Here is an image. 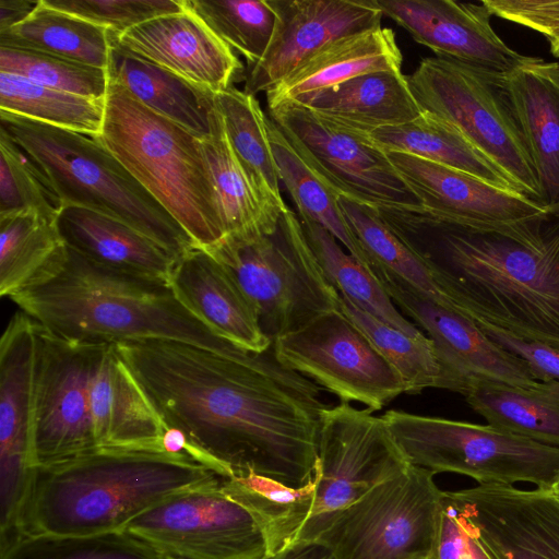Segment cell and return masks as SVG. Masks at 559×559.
I'll return each instance as SVG.
<instances>
[{
	"instance_id": "2e32d148",
	"label": "cell",
	"mask_w": 559,
	"mask_h": 559,
	"mask_svg": "<svg viewBox=\"0 0 559 559\" xmlns=\"http://www.w3.org/2000/svg\"><path fill=\"white\" fill-rule=\"evenodd\" d=\"M269 117L338 197L372 209L419 205L386 153L366 136L342 129L301 105L269 109Z\"/></svg>"
},
{
	"instance_id": "d6a6232c",
	"label": "cell",
	"mask_w": 559,
	"mask_h": 559,
	"mask_svg": "<svg viewBox=\"0 0 559 559\" xmlns=\"http://www.w3.org/2000/svg\"><path fill=\"white\" fill-rule=\"evenodd\" d=\"M366 138L385 153H406L515 190L452 124L431 114L423 111L411 122L379 129Z\"/></svg>"
},
{
	"instance_id": "11a10c76",
	"label": "cell",
	"mask_w": 559,
	"mask_h": 559,
	"mask_svg": "<svg viewBox=\"0 0 559 559\" xmlns=\"http://www.w3.org/2000/svg\"><path fill=\"white\" fill-rule=\"evenodd\" d=\"M424 559H426V558H424Z\"/></svg>"
},
{
	"instance_id": "ee69618b",
	"label": "cell",
	"mask_w": 559,
	"mask_h": 559,
	"mask_svg": "<svg viewBox=\"0 0 559 559\" xmlns=\"http://www.w3.org/2000/svg\"><path fill=\"white\" fill-rule=\"evenodd\" d=\"M0 72L94 98H105L109 85L106 69L44 52L3 46H0Z\"/></svg>"
},
{
	"instance_id": "8d00e7d4",
	"label": "cell",
	"mask_w": 559,
	"mask_h": 559,
	"mask_svg": "<svg viewBox=\"0 0 559 559\" xmlns=\"http://www.w3.org/2000/svg\"><path fill=\"white\" fill-rule=\"evenodd\" d=\"M106 97L94 98L47 87L0 72V110L91 136L100 133Z\"/></svg>"
},
{
	"instance_id": "f1b7e54d",
	"label": "cell",
	"mask_w": 559,
	"mask_h": 559,
	"mask_svg": "<svg viewBox=\"0 0 559 559\" xmlns=\"http://www.w3.org/2000/svg\"><path fill=\"white\" fill-rule=\"evenodd\" d=\"M109 80L133 98L199 138L211 133L214 94L121 48L110 34Z\"/></svg>"
},
{
	"instance_id": "30bf717a",
	"label": "cell",
	"mask_w": 559,
	"mask_h": 559,
	"mask_svg": "<svg viewBox=\"0 0 559 559\" xmlns=\"http://www.w3.org/2000/svg\"><path fill=\"white\" fill-rule=\"evenodd\" d=\"M409 465L338 511L316 540L336 559H435L442 490Z\"/></svg>"
},
{
	"instance_id": "c3c4849f",
	"label": "cell",
	"mask_w": 559,
	"mask_h": 559,
	"mask_svg": "<svg viewBox=\"0 0 559 559\" xmlns=\"http://www.w3.org/2000/svg\"><path fill=\"white\" fill-rule=\"evenodd\" d=\"M435 559H489L469 537L452 511L442 503Z\"/></svg>"
},
{
	"instance_id": "5b68a950",
	"label": "cell",
	"mask_w": 559,
	"mask_h": 559,
	"mask_svg": "<svg viewBox=\"0 0 559 559\" xmlns=\"http://www.w3.org/2000/svg\"><path fill=\"white\" fill-rule=\"evenodd\" d=\"M96 138L179 223L198 248L224 237L201 138L109 80Z\"/></svg>"
},
{
	"instance_id": "4316f807",
	"label": "cell",
	"mask_w": 559,
	"mask_h": 559,
	"mask_svg": "<svg viewBox=\"0 0 559 559\" xmlns=\"http://www.w3.org/2000/svg\"><path fill=\"white\" fill-rule=\"evenodd\" d=\"M301 106L361 136L411 122L423 112L401 70L355 76L312 95Z\"/></svg>"
},
{
	"instance_id": "74e56055",
	"label": "cell",
	"mask_w": 559,
	"mask_h": 559,
	"mask_svg": "<svg viewBox=\"0 0 559 559\" xmlns=\"http://www.w3.org/2000/svg\"><path fill=\"white\" fill-rule=\"evenodd\" d=\"M214 102L237 156L258 185L284 202L280 177L270 144L264 111L258 99L231 86L214 94Z\"/></svg>"
},
{
	"instance_id": "9a60e30c",
	"label": "cell",
	"mask_w": 559,
	"mask_h": 559,
	"mask_svg": "<svg viewBox=\"0 0 559 559\" xmlns=\"http://www.w3.org/2000/svg\"><path fill=\"white\" fill-rule=\"evenodd\" d=\"M35 323L33 466L37 467L99 450L91 400L99 343L69 341Z\"/></svg>"
},
{
	"instance_id": "484cf974",
	"label": "cell",
	"mask_w": 559,
	"mask_h": 559,
	"mask_svg": "<svg viewBox=\"0 0 559 559\" xmlns=\"http://www.w3.org/2000/svg\"><path fill=\"white\" fill-rule=\"evenodd\" d=\"M402 53L391 28L376 27L332 41L271 91L269 109L304 104L312 95L355 76L401 70Z\"/></svg>"
},
{
	"instance_id": "8992f818",
	"label": "cell",
	"mask_w": 559,
	"mask_h": 559,
	"mask_svg": "<svg viewBox=\"0 0 559 559\" xmlns=\"http://www.w3.org/2000/svg\"><path fill=\"white\" fill-rule=\"evenodd\" d=\"M0 130L41 168L63 207H85L117 218L178 257L197 247L96 138L1 110Z\"/></svg>"
},
{
	"instance_id": "5bb4252c",
	"label": "cell",
	"mask_w": 559,
	"mask_h": 559,
	"mask_svg": "<svg viewBox=\"0 0 559 559\" xmlns=\"http://www.w3.org/2000/svg\"><path fill=\"white\" fill-rule=\"evenodd\" d=\"M370 273L393 304L432 342L439 366L437 389L462 394L488 386L530 389L539 381L528 367L491 341L469 318L449 309L379 265Z\"/></svg>"
},
{
	"instance_id": "db71d44e",
	"label": "cell",
	"mask_w": 559,
	"mask_h": 559,
	"mask_svg": "<svg viewBox=\"0 0 559 559\" xmlns=\"http://www.w3.org/2000/svg\"><path fill=\"white\" fill-rule=\"evenodd\" d=\"M166 559H179V558H174V557H166Z\"/></svg>"
},
{
	"instance_id": "ba28073f",
	"label": "cell",
	"mask_w": 559,
	"mask_h": 559,
	"mask_svg": "<svg viewBox=\"0 0 559 559\" xmlns=\"http://www.w3.org/2000/svg\"><path fill=\"white\" fill-rule=\"evenodd\" d=\"M406 76L423 111L452 124L518 192L542 202L537 174L503 75L435 56L423 59Z\"/></svg>"
},
{
	"instance_id": "8fae6325",
	"label": "cell",
	"mask_w": 559,
	"mask_h": 559,
	"mask_svg": "<svg viewBox=\"0 0 559 559\" xmlns=\"http://www.w3.org/2000/svg\"><path fill=\"white\" fill-rule=\"evenodd\" d=\"M223 477L173 493L131 521L127 533L166 557L263 559V534Z\"/></svg>"
},
{
	"instance_id": "83f0119b",
	"label": "cell",
	"mask_w": 559,
	"mask_h": 559,
	"mask_svg": "<svg viewBox=\"0 0 559 559\" xmlns=\"http://www.w3.org/2000/svg\"><path fill=\"white\" fill-rule=\"evenodd\" d=\"M211 173L224 237L252 238L273 233L288 207L263 190L237 156L216 108L211 133L201 139Z\"/></svg>"
},
{
	"instance_id": "7bdbcfd3",
	"label": "cell",
	"mask_w": 559,
	"mask_h": 559,
	"mask_svg": "<svg viewBox=\"0 0 559 559\" xmlns=\"http://www.w3.org/2000/svg\"><path fill=\"white\" fill-rule=\"evenodd\" d=\"M62 209L41 168L0 130V215L29 211L57 221Z\"/></svg>"
},
{
	"instance_id": "f35d334b",
	"label": "cell",
	"mask_w": 559,
	"mask_h": 559,
	"mask_svg": "<svg viewBox=\"0 0 559 559\" xmlns=\"http://www.w3.org/2000/svg\"><path fill=\"white\" fill-rule=\"evenodd\" d=\"M340 310L364 332L400 374L405 393L419 394L437 386L439 366L428 336L409 335L362 311L342 296Z\"/></svg>"
},
{
	"instance_id": "d590c367",
	"label": "cell",
	"mask_w": 559,
	"mask_h": 559,
	"mask_svg": "<svg viewBox=\"0 0 559 559\" xmlns=\"http://www.w3.org/2000/svg\"><path fill=\"white\" fill-rule=\"evenodd\" d=\"M300 222L321 269L340 296L409 335L424 334L397 310L370 271L345 251L330 231L313 222Z\"/></svg>"
},
{
	"instance_id": "6da1fadb",
	"label": "cell",
	"mask_w": 559,
	"mask_h": 559,
	"mask_svg": "<svg viewBox=\"0 0 559 559\" xmlns=\"http://www.w3.org/2000/svg\"><path fill=\"white\" fill-rule=\"evenodd\" d=\"M164 423L223 478L254 473L299 488L314 478L329 405L272 345L224 355L186 343H116Z\"/></svg>"
},
{
	"instance_id": "7402d4cb",
	"label": "cell",
	"mask_w": 559,
	"mask_h": 559,
	"mask_svg": "<svg viewBox=\"0 0 559 559\" xmlns=\"http://www.w3.org/2000/svg\"><path fill=\"white\" fill-rule=\"evenodd\" d=\"M114 38L124 50L213 94L245 78L233 49L186 7L114 34Z\"/></svg>"
},
{
	"instance_id": "ac0fdd59",
	"label": "cell",
	"mask_w": 559,
	"mask_h": 559,
	"mask_svg": "<svg viewBox=\"0 0 559 559\" xmlns=\"http://www.w3.org/2000/svg\"><path fill=\"white\" fill-rule=\"evenodd\" d=\"M35 326L16 312L0 340V546L19 534L34 469Z\"/></svg>"
},
{
	"instance_id": "60d3db41",
	"label": "cell",
	"mask_w": 559,
	"mask_h": 559,
	"mask_svg": "<svg viewBox=\"0 0 559 559\" xmlns=\"http://www.w3.org/2000/svg\"><path fill=\"white\" fill-rule=\"evenodd\" d=\"M183 4L243 56L248 67L264 56L276 22L269 0H183Z\"/></svg>"
},
{
	"instance_id": "d4e9b609",
	"label": "cell",
	"mask_w": 559,
	"mask_h": 559,
	"mask_svg": "<svg viewBox=\"0 0 559 559\" xmlns=\"http://www.w3.org/2000/svg\"><path fill=\"white\" fill-rule=\"evenodd\" d=\"M532 157L542 202L559 210V80L555 62L530 57L502 76Z\"/></svg>"
},
{
	"instance_id": "603a6c76",
	"label": "cell",
	"mask_w": 559,
	"mask_h": 559,
	"mask_svg": "<svg viewBox=\"0 0 559 559\" xmlns=\"http://www.w3.org/2000/svg\"><path fill=\"white\" fill-rule=\"evenodd\" d=\"M169 286L177 299L213 333L235 346L262 353L272 341L231 273L202 248L178 257Z\"/></svg>"
},
{
	"instance_id": "52a82bcc",
	"label": "cell",
	"mask_w": 559,
	"mask_h": 559,
	"mask_svg": "<svg viewBox=\"0 0 559 559\" xmlns=\"http://www.w3.org/2000/svg\"><path fill=\"white\" fill-rule=\"evenodd\" d=\"M204 250L238 282L272 342L321 313L340 309V294L310 248L298 214L289 207L273 233L223 237Z\"/></svg>"
},
{
	"instance_id": "f6af8a7d",
	"label": "cell",
	"mask_w": 559,
	"mask_h": 559,
	"mask_svg": "<svg viewBox=\"0 0 559 559\" xmlns=\"http://www.w3.org/2000/svg\"><path fill=\"white\" fill-rule=\"evenodd\" d=\"M57 10L121 35L132 27L183 10L182 0H44Z\"/></svg>"
},
{
	"instance_id": "ffe728a7",
	"label": "cell",
	"mask_w": 559,
	"mask_h": 559,
	"mask_svg": "<svg viewBox=\"0 0 559 559\" xmlns=\"http://www.w3.org/2000/svg\"><path fill=\"white\" fill-rule=\"evenodd\" d=\"M276 15L262 59L247 68V94L269 92L332 41L381 26L374 0H269Z\"/></svg>"
},
{
	"instance_id": "816d5d0a",
	"label": "cell",
	"mask_w": 559,
	"mask_h": 559,
	"mask_svg": "<svg viewBox=\"0 0 559 559\" xmlns=\"http://www.w3.org/2000/svg\"><path fill=\"white\" fill-rule=\"evenodd\" d=\"M550 491L559 499V478L551 487Z\"/></svg>"
},
{
	"instance_id": "3957f363",
	"label": "cell",
	"mask_w": 559,
	"mask_h": 559,
	"mask_svg": "<svg viewBox=\"0 0 559 559\" xmlns=\"http://www.w3.org/2000/svg\"><path fill=\"white\" fill-rule=\"evenodd\" d=\"M215 477L218 475L186 454L143 450L102 449L37 466L17 536L124 531L166 497Z\"/></svg>"
},
{
	"instance_id": "7c38bea8",
	"label": "cell",
	"mask_w": 559,
	"mask_h": 559,
	"mask_svg": "<svg viewBox=\"0 0 559 559\" xmlns=\"http://www.w3.org/2000/svg\"><path fill=\"white\" fill-rule=\"evenodd\" d=\"M409 465L382 417L347 402L329 407L319 442L316 499L298 543L316 540L338 511Z\"/></svg>"
},
{
	"instance_id": "e575fe53",
	"label": "cell",
	"mask_w": 559,
	"mask_h": 559,
	"mask_svg": "<svg viewBox=\"0 0 559 559\" xmlns=\"http://www.w3.org/2000/svg\"><path fill=\"white\" fill-rule=\"evenodd\" d=\"M465 400L489 425L559 448V382L481 388Z\"/></svg>"
},
{
	"instance_id": "836d02e7",
	"label": "cell",
	"mask_w": 559,
	"mask_h": 559,
	"mask_svg": "<svg viewBox=\"0 0 559 559\" xmlns=\"http://www.w3.org/2000/svg\"><path fill=\"white\" fill-rule=\"evenodd\" d=\"M266 124L280 181L284 182L295 202L299 218L325 228L369 270L368 258L343 215L338 195L323 182L269 116Z\"/></svg>"
},
{
	"instance_id": "cb8c5ba5",
	"label": "cell",
	"mask_w": 559,
	"mask_h": 559,
	"mask_svg": "<svg viewBox=\"0 0 559 559\" xmlns=\"http://www.w3.org/2000/svg\"><path fill=\"white\" fill-rule=\"evenodd\" d=\"M67 247L110 270L169 285L178 255L130 225L103 213L64 206L57 219Z\"/></svg>"
},
{
	"instance_id": "bcb514c9",
	"label": "cell",
	"mask_w": 559,
	"mask_h": 559,
	"mask_svg": "<svg viewBox=\"0 0 559 559\" xmlns=\"http://www.w3.org/2000/svg\"><path fill=\"white\" fill-rule=\"evenodd\" d=\"M492 15L542 34L559 59V0H483Z\"/></svg>"
},
{
	"instance_id": "ab89813d",
	"label": "cell",
	"mask_w": 559,
	"mask_h": 559,
	"mask_svg": "<svg viewBox=\"0 0 559 559\" xmlns=\"http://www.w3.org/2000/svg\"><path fill=\"white\" fill-rule=\"evenodd\" d=\"M345 219L365 251L369 266L379 265L399 275L442 306L452 309L428 270L385 225L372 207L338 197Z\"/></svg>"
},
{
	"instance_id": "681fc988",
	"label": "cell",
	"mask_w": 559,
	"mask_h": 559,
	"mask_svg": "<svg viewBox=\"0 0 559 559\" xmlns=\"http://www.w3.org/2000/svg\"><path fill=\"white\" fill-rule=\"evenodd\" d=\"M263 559H336L331 549L318 540L300 542Z\"/></svg>"
},
{
	"instance_id": "b9f144b4",
	"label": "cell",
	"mask_w": 559,
	"mask_h": 559,
	"mask_svg": "<svg viewBox=\"0 0 559 559\" xmlns=\"http://www.w3.org/2000/svg\"><path fill=\"white\" fill-rule=\"evenodd\" d=\"M0 559H166L126 531L88 536L20 535Z\"/></svg>"
},
{
	"instance_id": "4dcf8cb0",
	"label": "cell",
	"mask_w": 559,
	"mask_h": 559,
	"mask_svg": "<svg viewBox=\"0 0 559 559\" xmlns=\"http://www.w3.org/2000/svg\"><path fill=\"white\" fill-rule=\"evenodd\" d=\"M222 481L225 490L253 515L263 534L266 555H275L299 542L316 499V475L299 488L254 473Z\"/></svg>"
},
{
	"instance_id": "f546056e",
	"label": "cell",
	"mask_w": 559,
	"mask_h": 559,
	"mask_svg": "<svg viewBox=\"0 0 559 559\" xmlns=\"http://www.w3.org/2000/svg\"><path fill=\"white\" fill-rule=\"evenodd\" d=\"M67 258L57 221L29 211L0 215L1 297L47 282Z\"/></svg>"
},
{
	"instance_id": "f907efd6",
	"label": "cell",
	"mask_w": 559,
	"mask_h": 559,
	"mask_svg": "<svg viewBox=\"0 0 559 559\" xmlns=\"http://www.w3.org/2000/svg\"><path fill=\"white\" fill-rule=\"evenodd\" d=\"M39 0H0V32L23 22Z\"/></svg>"
},
{
	"instance_id": "d6986e66",
	"label": "cell",
	"mask_w": 559,
	"mask_h": 559,
	"mask_svg": "<svg viewBox=\"0 0 559 559\" xmlns=\"http://www.w3.org/2000/svg\"><path fill=\"white\" fill-rule=\"evenodd\" d=\"M394 169L430 217L479 231L518 234L552 210L512 189L414 155L386 152Z\"/></svg>"
},
{
	"instance_id": "9c48e42d",
	"label": "cell",
	"mask_w": 559,
	"mask_h": 559,
	"mask_svg": "<svg viewBox=\"0 0 559 559\" xmlns=\"http://www.w3.org/2000/svg\"><path fill=\"white\" fill-rule=\"evenodd\" d=\"M413 466L468 476L478 484L530 483L550 490L559 478V448L489 424L425 416L399 409L382 416Z\"/></svg>"
},
{
	"instance_id": "e0dca14e",
	"label": "cell",
	"mask_w": 559,
	"mask_h": 559,
	"mask_svg": "<svg viewBox=\"0 0 559 559\" xmlns=\"http://www.w3.org/2000/svg\"><path fill=\"white\" fill-rule=\"evenodd\" d=\"M442 503L489 559H559V499L550 490L478 484L443 491Z\"/></svg>"
},
{
	"instance_id": "f5cc1de1",
	"label": "cell",
	"mask_w": 559,
	"mask_h": 559,
	"mask_svg": "<svg viewBox=\"0 0 559 559\" xmlns=\"http://www.w3.org/2000/svg\"><path fill=\"white\" fill-rule=\"evenodd\" d=\"M555 72H556V75L559 80V62H555Z\"/></svg>"
},
{
	"instance_id": "44dd1931",
	"label": "cell",
	"mask_w": 559,
	"mask_h": 559,
	"mask_svg": "<svg viewBox=\"0 0 559 559\" xmlns=\"http://www.w3.org/2000/svg\"><path fill=\"white\" fill-rule=\"evenodd\" d=\"M383 16L406 29L438 58L504 75L530 57L509 47L491 26L483 2L374 0Z\"/></svg>"
},
{
	"instance_id": "7a4b0ae2",
	"label": "cell",
	"mask_w": 559,
	"mask_h": 559,
	"mask_svg": "<svg viewBox=\"0 0 559 559\" xmlns=\"http://www.w3.org/2000/svg\"><path fill=\"white\" fill-rule=\"evenodd\" d=\"M374 210L453 310L559 348V210L518 234L440 222L419 205Z\"/></svg>"
},
{
	"instance_id": "7dc6e473",
	"label": "cell",
	"mask_w": 559,
	"mask_h": 559,
	"mask_svg": "<svg viewBox=\"0 0 559 559\" xmlns=\"http://www.w3.org/2000/svg\"><path fill=\"white\" fill-rule=\"evenodd\" d=\"M475 323L497 345L520 358L536 381L559 382V348L515 336L485 322Z\"/></svg>"
},
{
	"instance_id": "277c9868",
	"label": "cell",
	"mask_w": 559,
	"mask_h": 559,
	"mask_svg": "<svg viewBox=\"0 0 559 559\" xmlns=\"http://www.w3.org/2000/svg\"><path fill=\"white\" fill-rule=\"evenodd\" d=\"M10 299L48 332L69 341H173L224 355L241 349L213 333L168 284L100 266L69 248L55 276Z\"/></svg>"
},
{
	"instance_id": "4fadbf2b",
	"label": "cell",
	"mask_w": 559,
	"mask_h": 559,
	"mask_svg": "<svg viewBox=\"0 0 559 559\" xmlns=\"http://www.w3.org/2000/svg\"><path fill=\"white\" fill-rule=\"evenodd\" d=\"M272 348L289 369L336 395L378 412L405 386L361 330L340 309L276 337Z\"/></svg>"
},
{
	"instance_id": "1f68e13d",
	"label": "cell",
	"mask_w": 559,
	"mask_h": 559,
	"mask_svg": "<svg viewBox=\"0 0 559 559\" xmlns=\"http://www.w3.org/2000/svg\"><path fill=\"white\" fill-rule=\"evenodd\" d=\"M110 34L39 0L23 22L0 32V46L44 52L107 70Z\"/></svg>"
}]
</instances>
